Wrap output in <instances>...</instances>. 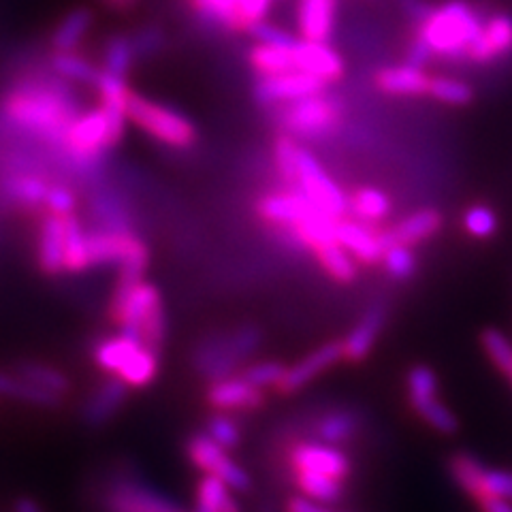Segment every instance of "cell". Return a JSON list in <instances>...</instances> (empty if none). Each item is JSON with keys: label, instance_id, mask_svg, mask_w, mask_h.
<instances>
[{"label": "cell", "instance_id": "cell-23", "mask_svg": "<svg viewBox=\"0 0 512 512\" xmlns=\"http://www.w3.org/2000/svg\"><path fill=\"white\" fill-rule=\"evenodd\" d=\"M67 218L69 214H41V222L37 227L35 259L43 276H67V271H64V235H67Z\"/></svg>", "mask_w": 512, "mask_h": 512}, {"label": "cell", "instance_id": "cell-14", "mask_svg": "<svg viewBox=\"0 0 512 512\" xmlns=\"http://www.w3.org/2000/svg\"><path fill=\"white\" fill-rule=\"evenodd\" d=\"M288 466L293 472L325 474L344 483L352 474V461L344 448L318 440H299L293 444L288 451Z\"/></svg>", "mask_w": 512, "mask_h": 512}, {"label": "cell", "instance_id": "cell-3", "mask_svg": "<svg viewBox=\"0 0 512 512\" xmlns=\"http://www.w3.org/2000/svg\"><path fill=\"white\" fill-rule=\"evenodd\" d=\"M483 22L478 7L470 0H444L414 22L412 35L429 47L434 58L466 62L468 47L480 35Z\"/></svg>", "mask_w": 512, "mask_h": 512}, {"label": "cell", "instance_id": "cell-16", "mask_svg": "<svg viewBox=\"0 0 512 512\" xmlns=\"http://www.w3.org/2000/svg\"><path fill=\"white\" fill-rule=\"evenodd\" d=\"M363 427V414L352 406H331L308 416L303 431L308 440H318L333 446H346L355 442Z\"/></svg>", "mask_w": 512, "mask_h": 512}, {"label": "cell", "instance_id": "cell-15", "mask_svg": "<svg viewBox=\"0 0 512 512\" xmlns=\"http://www.w3.org/2000/svg\"><path fill=\"white\" fill-rule=\"evenodd\" d=\"M327 88L329 84H325L323 79L301 73V71H291V73L271 75V77H256L254 101L265 109H274L278 105L303 99V96L327 92Z\"/></svg>", "mask_w": 512, "mask_h": 512}, {"label": "cell", "instance_id": "cell-1", "mask_svg": "<svg viewBox=\"0 0 512 512\" xmlns=\"http://www.w3.org/2000/svg\"><path fill=\"white\" fill-rule=\"evenodd\" d=\"M79 114L71 82L52 69L20 73L0 96V116L58 150Z\"/></svg>", "mask_w": 512, "mask_h": 512}, {"label": "cell", "instance_id": "cell-24", "mask_svg": "<svg viewBox=\"0 0 512 512\" xmlns=\"http://www.w3.org/2000/svg\"><path fill=\"white\" fill-rule=\"evenodd\" d=\"M380 227H372V224H365L352 216H344L338 220V229H335V237L338 242L350 252L352 259H355L363 267H374L382 263V242H380Z\"/></svg>", "mask_w": 512, "mask_h": 512}, {"label": "cell", "instance_id": "cell-46", "mask_svg": "<svg viewBox=\"0 0 512 512\" xmlns=\"http://www.w3.org/2000/svg\"><path fill=\"white\" fill-rule=\"evenodd\" d=\"M77 212V195L75 190L64 184V182H52L47 188V195L43 201V212L41 214H75Z\"/></svg>", "mask_w": 512, "mask_h": 512}, {"label": "cell", "instance_id": "cell-36", "mask_svg": "<svg viewBox=\"0 0 512 512\" xmlns=\"http://www.w3.org/2000/svg\"><path fill=\"white\" fill-rule=\"evenodd\" d=\"M295 474V487L299 489L301 495L306 498H312L320 504L333 506L344 500L346 495V487L344 480L331 478L325 474H314V472H293Z\"/></svg>", "mask_w": 512, "mask_h": 512}, {"label": "cell", "instance_id": "cell-10", "mask_svg": "<svg viewBox=\"0 0 512 512\" xmlns=\"http://www.w3.org/2000/svg\"><path fill=\"white\" fill-rule=\"evenodd\" d=\"M192 15L210 30L248 35V30L267 20L274 0H186Z\"/></svg>", "mask_w": 512, "mask_h": 512}, {"label": "cell", "instance_id": "cell-27", "mask_svg": "<svg viewBox=\"0 0 512 512\" xmlns=\"http://www.w3.org/2000/svg\"><path fill=\"white\" fill-rule=\"evenodd\" d=\"M340 0H297V30L306 41L329 43L338 22Z\"/></svg>", "mask_w": 512, "mask_h": 512}, {"label": "cell", "instance_id": "cell-42", "mask_svg": "<svg viewBox=\"0 0 512 512\" xmlns=\"http://www.w3.org/2000/svg\"><path fill=\"white\" fill-rule=\"evenodd\" d=\"M463 229L474 239H491L500 229V220L498 214L491 205L487 203H474L472 207H468L466 214H463Z\"/></svg>", "mask_w": 512, "mask_h": 512}, {"label": "cell", "instance_id": "cell-47", "mask_svg": "<svg viewBox=\"0 0 512 512\" xmlns=\"http://www.w3.org/2000/svg\"><path fill=\"white\" fill-rule=\"evenodd\" d=\"M485 495H498V498H506L512 502V472L500 468H487L483 478V495H480L478 500H483Z\"/></svg>", "mask_w": 512, "mask_h": 512}, {"label": "cell", "instance_id": "cell-53", "mask_svg": "<svg viewBox=\"0 0 512 512\" xmlns=\"http://www.w3.org/2000/svg\"><path fill=\"white\" fill-rule=\"evenodd\" d=\"M103 3L111 9V11H118V13H128L137 7L139 0H103Z\"/></svg>", "mask_w": 512, "mask_h": 512}, {"label": "cell", "instance_id": "cell-44", "mask_svg": "<svg viewBox=\"0 0 512 512\" xmlns=\"http://www.w3.org/2000/svg\"><path fill=\"white\" fill-rule=\"evenodd\" d=\"M205 434L227 451H235L242 444V429L227 412H216L205 423Z\"/></svg>", "mask_w": 512, "mask_h": 512}, {"label": "cell", "instance_id": "cell-30", "mask_svg": "<svg viewBox=\"0 0 512 512\" xmlns=\"http://www.w3.org/2000/svg\"><path fill=\"white\" fill-rule=\"evenodd\" d=\"M348 214L372 227H382L391 214V197L374 186H357L348 192Z\"/></svg>", "mask_w": 512, "mask_h": 512}, {"label": "cell", "instance_id": "cell-5", "mask_svg": "<svg viewBox=\"0 0 512 512\" xmlns=\"http://www.w3.org/2000/svg\"><path fill=\"white\" fill-rule=\"evenodd\" d=\"M90 357L103 374L122 378L131 389L152 384L160 365V355L126 338L120 331L96 338L90 346Z\"/></svg>", "mask_w": 512, "mask_h": 512}, {"label": "cell", "instance_id": "cell-6", "mask_svg": "<svg viewBox=\"0 0 512 512\" xmlns=\"http://www.w3.org/2000/svg\"><path fill=\"white\" fill-rule=\"evenodd\" d=\"M274 120L280 133L297 141H323L340 131L344 120L342 103L325 92L303 96L274 107Z\"/></svg>", "mask_w": 512, "mask_h": 512}, {"label": "cell", "instance_id": "cell-48", "mask_svg": "<svg viewBox=\"0 0 512 512\" xmlns=\"http://www.w3.org/2000/svg\"><path fill=\"white\" fill-rule=\"evenodd\" d=\"M133 45H135V52L137 58H148L154 56L156 52H160V47L165 45V35L160 28L154 26H146V28H139L135 35H131Z\"/></svg>", "mask_w": 512, "mask_h": 512}, {"label": "cell", "instance_id": "cell-17", "mask_svg": "<svg viewBox=\"0 0 512 512\" xmlns=\"http://www.w3.org/2000/svg\"><path fill=\"white\" fill-rule=\"evenodd\" d=\"M205 402L216 412H254L267 404V391L254 387L244 376H229L210 382Z\"/></svg>", "mask_w": 512, "mask_h": 512}, {"label": "cell", "instance_id": "cell-35", "mask_svg": "<svg viewBox=\"0 0 512 512\" xmlns=\"http://www.w3.org/2000/svg\"><path fill=\"white\" fill-rule=\"evenodd\" d=\"M197 510L199 512H242L233 495V489L214 474H203L199 478Z\"/></svg>", "mask_w": 512, "mask_h": 512}, {"label": "cell", "instance_id": "cell-37", "mask_svg": "<svg viewBox=\"0 0 512 512\" xmlns=\"http://www.w3.org/2000/svg\"><path fill=\"white\" fill-rule=\"evenodd\" d=\"M50 69L71 84H84L92 88L101 73V67H96L94 62L79 52H52Z\"/></svg>", "mask_w": 512, "mask_h": 512}, {"label": "cell", "instance_id": "cell-8", "mask_svg": "<svg viewBox=\"0 0 512 512\" xmlns=\"http://www.w3.org/2000/svg\"><path fill=\"white\" fill-rule=\"evenodd\" d=\"M101 512H186L131 470H114L96 493Z\"/></svg>", "mask_w": 512, "mask_h": 512}, {"label": "cell", "instance_id": "cell-28", "mask_svg": "<svg viewBox=\"0 0 512 512\" xmlns=\"http://www.w3.org/2000/svg\"><path fill=\"white\" fill-rule=\"evenodd\" d=\"M50 184L52 182H47L43 175L37 173H11L3 180L0 195L9 205L18 207L22 212H43V201Z\"/></svg>", "mask_w": 512, "mask_h": 512}, {"label": "cell", "instance_id": "cell-41", "mask_svg": "<svg viewBox=\"0 0 512 512\" xmlns=\"http://www.w3.org/2000/svg\"><path fill=\"white\" fill-rule=\"evenodd\" d=\"M382 267L393 282H408L416 274L419 261H416L414 248L393 244L382 254Z\"/></svg>", "mask_w": 512, "mask_h": 512}, {"label": "cell", "instance_id": "cell-12", "mask_svg": "<svg viewBox=\"0 0 512 512\" xmlns=\"http://www.w3.org/2000/svg\"><path fill=\"white\" fill-rule=\"evenodd\" d=\"M186 457L197 470L218 476L237 493H248L252 489L250 474L233 461L227 448L216 444L205 431H199V434H192L188 438Z\"/></svg>", "mask_w": 512, "mask_h": 512}, {"label": "cell", "instance_id": "cell-31", "mask_svg": "<svg viewBox=\"0 0 512 512\" xmlns=\"http://www.w3.org/2000/svg\"><path fill=\"white\" fill-rule=\"evenodd\" d=\"M293 43L280 45V43L256 41V45H252L248 52L250 69L256 73V77H271V75H282V73L295 71Z\"/></svg>", "mask_w": 512, "mask_h": 512}, {"label": "cell", "instance_id": "cell-39", "mask_svg": "<svg viewBox=\"0 0 512 512\" xmlns=\"http://www.w3.org/2000/svg\"><path fill=\"white\" fill-rule=\"evenodd\" d=\"M137 60L139 58H137L131 35H114L105 41L103 60H101L103 71L126 77L135 67Z\"/></svg>", "mask_w": 512, "mask_h": 512}, {"label": "cell", "instance_id": "cell-26", "mask_svg": "<svg viewBox=\"0 0 512 512\" xmlns=\"http://www.w3.org/2000/svg\"><path fill=\"white\" fill-rule=\"evenodd\" d=\"M384 325H387V308H384L382 303H374V306H370L361 314L359 323L352 327L346 338L342 340L344 361L363 363L367 357H370L372 350L376 348V342L380 338Z\"/></svg>", "mask_w": 512, "mask_h": 512}, {"label": "cell", "instance_id": "cell-32", "mask_svg": "<svg viewBox=\"0 0 512 512\" xmlns=\"http://www.w3.org/2000/svg\"><path fill=\"white\" fill-rule=\"evenodd\" d=\"M92 13L88 9H73L58 22L50 37L52 52H79L92 28Z\"/></svg>", "mask_w": 512, "mask_h": 512}, {"label": "cell", "instance_id": "cell-11", "mask_svg": "<svg viewBox=\"0 0 512 512\" xmlns=\"http://www.w3.org/2000/svg\"><path fill=\"white\" fill-rule=\"evenodd\" d=\"M295 188L301 190L320 212L333 218L348 216V195L335 184L331 175L318 163V158L303 148L297 152V182Z\"/></svg>", "mask_w": 512, "mask_h": 512}, {"label": "cell", "instance_id": "cell-22", "mask_svg": "<svg viewBox=\"0 0 512 512\" xmlns=\"http://www.w3.org/2000/svg\"><path fill=\"white\" fill-rule=\"evenodd\" d=\"M293 67L295 71L323 79L329 86L342 82V77L346 73L344 58L325 41H295Z\"/></svg>", "mask_w": 512, "mask_h": 512}, {"label": "cell", "instance_id": "cell-18", "mask_svg": "<svg viewBox=\"0 0 512 512\" xmlns=\"http://www.w3.org/2000/svg\"><path fill=\"white\" fill-rule=\"evenodd\" d=\"M128 393H131V387L122 378L105 374V378L86 395L82 408H79V419L92 429L105 427L120 414Z\"/></svg>", "mask_w": 512, "mask_h": 512}, {"label": "cell", "instance_id": "cell-54", "mask_svg": "<svg viewBox=\"0 0 512 512\" xmlns=\"http://www.w3.org/2000/svg\"><path fill=\"white\" fill-rule=\"evenodd\" d=\"M15 512H45V510L35 500L20 498L18 502H15Z\"/></svg>", "mask_w": 512, "mask_h": 512}, {"label": "cell", "instance_id": "cell-4", "mask_svg": "<svg viewBox=\"0 0 512 512\" xmlns=\"http://www.w3.org/2000/svg\"><path fill=\"white\" fill-rule=\"evenodd\" d=\"M263 344V333L256 325H237L227 331L207 333L192 348L190 365L205 380L237 376Z\"/></svg>", "mask_w": 512, "mask_h": 512}, {"label": "cell", "instance_id": "cell-49", "mask_svg": "<svg viewBox=\"0 0 512 512\" xmlns=\"http://www.w3.org/2000/svg\"><path fill=\"white\" fill-rule=\"evenodd\" d=\"M248 35H250V37H254L256 41H263V43H280V45H288V43H293V41H295V37L291 35V32H286V30H282V28L274 26V24L267 22V20H263V22H256V24L248 30Z\"/></svg>", "mask_w": 512, "mask_h": 512}, {"label": "cell", "instance_id": "cell-52", "mask_svg": "<svg viewBox=\"0 0 512 512\" xmlns=\"http://www.w3.org/2000/svg\"><path fill=\"white\" fill-rule=\"evenodd\" d=\"M476 504L480 506V512H512V502L506 498H498V495H485Z\"/></svg>", "mask_w": 512, "mask_h": 512}, {"label": "cell", "instance_id": "cell-21", "mask_svg": "<svg viewBox=\"0 0 512 512\" xmlns=\"http://www.w3.org/2000/svg\"><path fill=\"white\" fill-rule=\"evenodd\" d=\"M442 224L444 218L440 210H436V207H423V210H416L404 216L399 222L389 224V227H380L378 233L384 250L393 244L416 248L419 244L427 242V239L436 237L442 229Z\"/></svg>", "mask_w": 512, "mask_h": 512}, {"label": "cell", "instance_id": "cell-19", "mask_svg": "<svg viewBox=\"0 0 512 512\" xmlns=\"http://www.w3.org/2000/svg\"><path fill=\"white\" fill-rule=\"evenodd\" d=\"M344 361V344L342 340H333L323 346L314 348L310 355L299 359L295 365L286 367V372L276 387L278 393L282 395H293L299 393L301 389H306L310 382H314L320 374H325L331 370L333 365H338Z\"/></svg>", "mask_w": 512, "mask_h": 512}, {"label": "cell", "instance_id": "cell-7", "mask_svg": "<svg viewBox=\"0 0 512 512\" xmlns=\"http://www.w3.org/2000/svg\"><path fill=\"white\" fill-rule=\"evenodd\" d=\"M126 120L133 122L143 133L173 150H188L199 141L197 126L178 109L146 99L131 90L126 101Z\"/></svg>", "mask_w": 512, "mask_h": 512}, {"label": "cell", "instance_id": "cell-51", "mask_svg": "<svg viewBox=\"0 0 512 512\" xmlns=\"http://www.w3.org/2000/svg\"><path fill=\"white\" fill-rule=\"evenodd\" d=\"M286 512H335L331 506L320 504L312 498H306V495H293L291 500L286 502Z\"/></svg>", "mask_w": 512, "mask_h": 512}, {"label": "cell", "instance_id": "cell-9", "mask_svg": "<svg viewBox=\"0 0 512 512\" xmlns=\"http://www.w3.org/2000/svg\"><path fill=\"white\" fill-rule=\"evenodd\" d=\"M438 374L425 363L412 365L406 374V393L412 412L442 436H453L459 431L455 412L438 399Z\"/></svg>", "mask_w": 512, "mask_h": 512}, {"label": "cell", "instance_id": "cell-20", "mask_svg": "<svg viewBox=\"0 0 512 512\" xmlns=\"http://www.w3.org/2000/svg\"><path fill=\"white\" fill-rule=\"evenodd\" d=\"M512 56V15L510 13H493L483 22L480 35L472 41L466 52V62L489 67L493 62H500Z\"/></svg>", "mask_w": 512, "mask_h": 512}, {"label": "cell", "instance_id": "cell-40", "mask_svg": "<svg viewBox=\"0 0 512 512\" xmlns=\"http://www.w3.org/2000/svg\"><path fill=\"white\" fill-rule=\"evenodd\" d=\"M429 96L442 105L468 107V105H472L476 94H474V88L468 82H463V79L434 75L431 77Z\"/></svg>", "mask_w": 512, "mask_h": 512}, {"label": "cell", "instance_id": "cell-45", "mask_svg": "<svg viewBox=\"0 0 512 512\" xmlns=\"http://www.w3.org/2000/svg\"><path fill=\"white\" fill-rule=\"evenodd\" d=\"M286 372V365L278 361H259V363H248L239 376H244L254 387H259L263 391L267 389H276L282 376Z\"/></svg>", "mask_w": 512, "mask_h": 512}, {"label": "cell", "instance_id": "cell-29", "mask_svg": "<svg viewBox=\"0 0 512 512\" xmlns=\"http://www.w3.org/2000/svg\"><path fill=\"white\" fill-rule=\"evenodd\" d=\"M0 397H7V399H13V402L45 408V410L58 408L64 402V397L37 387V384L28 382L13 370H0Z\"/></svg>", "mask_w": 512, "mask_h": 512}, {"label": "cell", "instance_id": "cell-34", "mask_svg": "<svg viewBox=\"0 0 512 512\" xmlns=\"http://www.w3.org/2000/svg\"><path fill=\"white\" fill-rule=\"evenodd\" d=\"M485 470V463L472 453L459 451L448 457V474L455 480V485L474 502L483 495Z\"/></svg>", "mask_w": 512, "mask_h": 512}, {"label": "cell", "instance_id": "cell-33", "mask_svg": "<svg viewBox=\"0 0 512 512\" xmlns=\"http://www.w3.org/2000/svg\"><path fill=\"white\" fill-rule=\"evenodd\" d=\"M312 254L316 263L323 267V271L331 280H335L338 284H352L357 280L359 263L352 259L350 252L338 242V239L320 244L318 248L312 250Z\"/></svg>", "mask_w": 512, "mask_h": 512}, {"label": "cell", "instance_id": "cell-55", "mask_svg": "<svg viewBox=\"0 0 512 512\" xmlns=\"http://www.w3.org/2000/svg\"><path fill=\"white\" fill-rule=\"evenodd\" d=\"M274 3H284V0H274Z\"/></svg>", "mask_w": 512, "mask_h": 512}, {"label": "cell", "instance_id": "cell-2", "mask_svg": "<svg viewBox=\"0 0 512 512\" xmlns=\"http://www.w3.org/2000/svg\"><path fill=\"white\" fill-rule=\"evenodd\" d=\"M107 316L126 338L150 348L156 355H163L169 323L163 295L152 282L116 280Z\"/></svg>", "mask_w": 512, "mask_h": 512}, {"label": "cell", "instance_id": "cell-25", "mask_svg": "<svg viewBox=\"0 0 512 512\" xmlns=\"http://www.w3.org/2000/svg\"><path fill=\"white\" fill-rule=\"evenodd\" d=\"M431 77L434 75H429L425 69L404 62L378 69L374 73V88L397 99H421V96H429Z\"/></svg>", "mask_w": 512, "mask_h": 512}, {"label": "cell", "instance_id": "cell-13", "mask_svg": "<svg viewBox=\"0 0 512 512\" xmlns=\"http://www.w3.org/2000/svg\"><path fill=\"white\" fill-rule=\"evenodd\" d=\"M318 207L297 188H280L263 192L254 201V212L261 222L274 229L282 239L291 233L299 222L306 220Z\"/></svg>", "mask_w": 512, "mask_h": 512}, {"label": "cell", "instance_id": "cell-50", "mask_svg": "<svg viewBox=\"0 0 512 512\" xmlns=\"http://www.w3.org/2000/svg\"><path fill=\"white\" fill-rule=\"evenodd\" d=\"M431 52H429V47L419 39V37H410V41H408V45H406V62L408 64H412V67H421V69H425L427 64L431 62Z\"/></svg>", "mask_w": 512, "mask_h": 512}, {"label": "cell", "instance_id": "cell-43", "mask_svg": "<svg viewBox=\"0 0 512 512\" xmlns=\"http://www.w3.org/2000/svg\"><path fill=\"white\" fill-rule=\"evenodd\" d=\"M480 346H483L489 361L512 382V342L500 329H485L480 333Z\"/></svg>", "mask_w": 512, "mask_h": 512}, {"label": "cell", "instance_id": "cell-38", "mask_svg": "<svg viewBox=\"0 0 512 512\" xmlns=\"http://www.w3.org/2000/svg\"><path fill=\"white\" fill-rule=\"evenodd\" d=\"M11 370L15 374H20L22 378H26L28 382L37 384V387L52 391L60 397H67L71 391V382L69 378L64 376L60 370H56L54 365H47L41 361H20L18 365H13Z\"/></svg>", "mask_w": 512, "mask_h": 512}]
</instances>
